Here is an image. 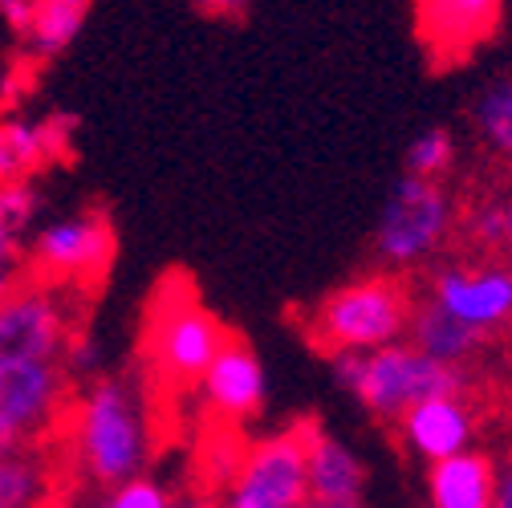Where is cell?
<instances>
[{"mask_svg": "<svg viewBox=\"0 0 512 508\" xmlns=\"http://www.w3.org/2000/svg\"><path fill=\"white\" fill-rule=\"evenodd\" d=\"M155 452L147 395L126 374H98L70 411V456L98 488L147 476Z\"/></svg>", "mask_w": 512, "mask_h": 508, "instance_id": "cell-1", "label": "cell"}, {"mask_svg": "<svg viewBox=\"0 0 512 508\" xmlns=\"http://www.w3.org/2000/svg\"><path fill=\"white\" fill-rule=\"evenodd\" d=\"M204 17H240L248 9V0H191Z\"/></svg>", "mask_w": 512, "mask_h": 508, "instance_id": "cell-28", "label": "cell"}, {"mask_svg": "<svg viewBox=\"0 0 512 508\" xmlns=\"http://www.w3.org/2000/svg\"><path fill=\"white\" fill-rule=\"evenodd\" d=\"M468 122H472V135H476L480 151L488 159L512 167V78L480 90L472 110H468Z\"/></svg>", "mask_w": 512, "mask_h": 508, "instance_id": "cell-19", "label": "cell"}, {"mask_svg": "<svg viewBox=\"0 0 512 508\" xmlns=\"http://www.w3.org/2000/svg\"><path fill=\"white\" fill-rule=\"evenodd\" d=\"M301 508H362V500H317V496H309Z\"/></svg>", "mask_w": 512, "mask_h": 508, "instance_id": "cell-31", "label": "cell"}, {"mask_svg": "<svg viewBox=\"0 0 512 508\" xmlns=\"http://www.w3.org/2000/svg\"><path fill=\"white\" fill-rule=\"evenodd\" d=\"M456 135L447 126H427L423 135L411 139L407 147V171L403 175H415V179H431V183H443L447 171L456 167Z\"/></svg>", "mask_w": 512, "mask_h": 508, "instance_id": "cell-21", "label": "cell"}, {"mask_svg": "<svg viewBox=\"0 0 512 508\" xmlns=\"http://www.w3.org/2000/svg\"><path fill=\"white\" fill-rule=\"evenodd\" d=\"M61 147L66 143H61V135H57V122L5 118L0 122V183L29 179Z\"/></svg>", "mask_w": 512, "mask_h": 508, "instance_id": "cell-17", "label": "cell"}, {"mask_svg": "<svg viewBox=\"0 0 512 508\" xmlns=\"http://www.w3.org/2000/svg\"><path fill=\"white\" fill-rule=\"evenodd\" d=\"M305 476L317 500H362L366 492V464L322 423H305Z\"/></svg>", "mask_w": 512, "mask_h": 508, "instance_id": "cell-14", "label": "cell"}, {"mask_svg": "<svg viewBox=\"0 0 512 508\" xmlns=\"http://www.w3.org/2000/svg\"><path fill=\"white\" fill-rule=\"evenodd\" d=\"M500 257L512 261V192L504 196V240H500Z\"/></svg>", "mask_w": 512, "mask_h": 508, "instance_id": "cell-30", "label": "cell"}, {"mask_svg": "<svg viewBox=\"0 0 512 508\" xmlns=\"http://www.w3.org/2000/svg\"><path fill=\"white\" fill-rule=\"evenodd\" d=\"M49 464L41 452L25 448L0 460V508H45Z\"/></svg>", "mask_w": 512, "mask_h": 508, "instance_id": "cell-20", "label": "cell"}, {"mask_svg": "<svg viewBox=\"0 0 512 508\" xmlns=\"http://www.w3.org/2000/svg\"><path fill=\"white\" fill-rule=\"evenodd\" d=\"M423 297L484 342L512 334V261L504 257L468 252V257L443 261L427 273Z\"/></svg>", "mask_w": 512, "mask_h": 508, "instance_id": "cell-6", "label": "cell"}, {"mask_svg": "<svg viewBox=\"0 0 512 508\" xmlns=\"http://www.w3.org/2000/svg\"><path fill=\"white\" fill-rule=\"evenodd\" d=\"M175 508H212L208 500H183V504H175Z\"/></svg>", "mask_w": 512, "mask_h": 508, "instance_id": "cell-32", "label": "cell"}, {"mask_svg": "<svg viewBox=\"0 0 512 508\" xmlns=\"http://www.w3.org/2000/svg\"><path fill=\"white\" fill-rule=\"evenodd\" d=\"M90 5L94 0H33V21L21 41L29 45L33 57L66 53L90 17Z\"/></svg>", "mask_w": 512, "mask_h": 508, "instance_id": "cell-18", "label": "cell"}, {"mask_svg": "<svg viewBox=\"0 0 512 508\" xmlns=\"http://www.w3.org/2000/svg\"><path fill=\"white\" fill-rule=\"evenodd\" d=\"M70 374L61 362L0 366V460L25 452L66 415Z\"/></svg>", "mask_w": 512, "mask_h": 508, "instance_id": "cell-9", "label": "cell"}, {"mask_svg": "<svg viewBox=\"0 0 512 508\" xmlns=\"http://www.w3.org/2000/svg\"><path fill=\"white\" fill-rule=\"evenodd\" d=\"M90 508H175V500H171V492H167L159 480L139 476V480H131V484L110 488V492H106L98 504H90Z\"/></svg>", "mask_w": 512, "mask_h": 508, "instance_id": "cell-24", "label": "cell"}, {"mask_svg": "<svg viewBox=\"0 0 512 508\" xmlns=\"http://www.w3.org/2000/svg\"><path fill=\"white\" fill-rule=\"evenodd\" d=\"M305 500V423H293L248 443L228 472L220 508H301Z\"/></svg>", "mask_w": 512, "mask_h": 508, "instance_id": "cell-7", "label": "cell"}, {"mask_svg": "<svg viewBox=\"0 0 512 508\" xmlns=\"http://www.w3.org/2000/svg\"><path fill=\"white\" fill-rule=\"evenodd\" d=\"M415 293L407 277L366 273L338 289H330L305 317L309 342L326 358L334 354H374L382 346L407 342Z\"/></svg>", "mask_w": 512, "mask_h": 508, "instance_id": "cell-2", "label": "cell"}, {"mask_svg": "<svg viewBox=\"0 0 512 508\" xmlns=\"http://www.w3.org/2000/svg\"><path fill=\"white\" fill-rule=\"evenodd\" d=\"M419 41L435 66H456L500 25V0H415Z\"/></svg>", "mask_w": 512, "mask_h": 508, "instance_id": "cell-13", "label": "cell"}, {"mask_svg": "<svg viewBox=\"0 0 512 508\" xmlns=\"http://www.w3.org/2000/svg\"><path fill=\"white\" fill-rule=\"evenodd\" d=\"M41 208V192L33 187V179H13V183H0V228L9 236H25L33 216Z\"/></svg>", "mask_w": 512, "mask_h": 508, "instance_id": "cell-23", "label": "cell"}, {"mask_svg": "<svg viewBox=\"0 0 512 508\" xmlns=\"http://www.w3.org/2000/svg\"><path fill=\"white\" fill-rule=\"evenodd\" d=\"M224 342H228V330L220 326V317L204 309L191 293L175 297L167 289L163 301H155L151 326H147V358H151V374L163 387H175V391L200 387L204 370L212 366Z\"/></svg>", "mask_w": 512, "mask_h": 508, "instance_id": "cell-5", "label": "cell"}, {"mask_svg": "<svg viewBox=\"0 0 512 508\" xmlns=\"http://www.w3.org/2000/svg\"><path fill=\"white\" fill-rule=\"evenodd\" d=\"M460 232V204L443 183L403 175L374 224V257L382 273H419Z\"/></svg>", "mask_w": 512, "mask_h": 508, "instance_id": "cell-4", "label": "cell"}, {"mask_svg": "<svg viewBox=\"0 0 512 508\" xmlns=\"http://www.w3.org/2000/svg\"><path fill=\"white\" fill-rule=\"evenodd\" d=\"M407 342L427 354L439 366H456L468 370V362L484 350V338L472 334L468 326H460L452 313H443L435 301H427L423 293H415V309H411V326H407Z\"/></svg>", "mask_w": 512, "mask_h": 508, "instance_id": "cell-16", "label": "cell"}, {"mask_svg": "<svg viewBox=\"0 0 512 508\" xmlns=\"http://www.w3.org/2000/svg\"><path fill=\"white\" fill-rule=\"evenodd\" d=\"M460 236L480 257H500L504 240V196H480L476 204L460 208Z\"/></svg>", "mask_w": 512, "mask_h": 508, "instance_id": "cell-22", "label": "cell"}, {"mask_svg": "<svg viewBox=\"0 0 512 508\" xmlns=\"http://www.w3.org/2000/svg\"><path fill=\"white\" fill-rule=\"evenodd\" d=\"M427 508H496V460L472 448L431 464Z\"/></svg>", "mask_w": 512, "mask_h": 508, "instance_id": "cell-15", "label": "cell"}, {"mask_svg": "<svg viewBox=\"0 0 512 508\" xmlns=\"http://www.w3.org/2000/svg\"><path fill=\"white\" fill-rule=\"evenodd\" d=\"M74 338L66 297L53 285H17L0 301V366L61 362Z\"/></svg>", "mask_w": 512, "mask_h": 508, "instance_id": "cell-10", "label": "cell"}, {"mask_svg": "<svg viewBox=\"0 0 512 508\" xmlns=\"http://www.w3.org/2000/svg\"><path fill=\"white\" fill-rule=\"evenodd\" d=\"M17 236H9L5 228H0V269H13L17 265Z\"/></svg>", "mask_w": 512, "mask_h": 508, "instance_id": "cell-29", "label": "cell"}, {"mask_svg": "<svg viewBox=\"0 0 512 508\" xmlns=\"http://www.w3.org/2000/svg\"><path fill=\"white\" fill-rule=\"evenodd\" d=\"M399 443L419 460V464H439V460H452L460 452H472L476 431H480V415L476 403L468 395H439L427 399L419 407H411L399 423Z\"/></svg>", "mask_w": 512, "mask_h": 508, "instance_id": "cell-12", "label": "cell"}, {"mask_svg": "<svg viewBox=\"0 0 512 508\" xmlns=\"http://www.w3.org/2000/svg\"><path fill=\"white\" fill-rule=\"evenodd\" d=\"M110 261H114V228L94 208L49 220L45 228L33 232V244H29V265L37 269L41 285H53V289L102 281Z\"/></svg>", "mask_w": 512, "mask_h": 508, "instance_id": "cell-8", "label": "cell"}, {"mask_svg": "<svg viewBox=\"0 0 512 508\" xmlns=\"http://www.w3.org/2000/svg\"><path fill=\"white\" fill-rule=\"evenodd\" d=\"M330 370L338 387L362 403V411L378 423H399L411 407L439 395H468V370L439 366L419 354L411 342L382 346L374 354H334Z\"/></svg>", "mask_w": 512, "mask_h": 508, "instance_id": "cell-3", "label": "cell"}, {"mask_svg": "<svg viewBox=\"0 0 512 508\" xmlns=\"http://www.w3.org/2000/svg\"><path fill=\"white\" fill-rule=\"evenodd\" d=\"M496 508H512V452L496 460Z\"/></svg>", "mask_w": 512, "mask_h": 508, "instance_id": "cell-27", "label": "cell"}, {"mask_svg": "<svg viewBox=\"0 0 512 508\" xmlns=\"http://www.w3.org/2000/svg\"><path fill=\"white\" fill-rule=\"evenodd\" d=\"M0 21H5L17 37H25L29 21H33V0H0Z\"/></svg>", "mask_w": 512, "mask_h": 508, "instance_id": "cell-26", "label": "cell"}, {"mask_svg": "<svg viewBox=\"0 0 512 508\" xmlns=\"http://www.w3.org/2000/svg\"><path fill=\"white\" fill-rule=\"evenodd\" d=\"M98 366H102V354H98V346L90 342V338H70V346H66V354H61V370L66 374H78V378H98Z\"/></svg>", "mask_w": 512, "mask_h": 508, "instance_id": "cell-25", "label": "cell"}, {"mask_svg": "<svg viewBox=\"0 0 512 508\" xmlns=\"http://www.w3.org/2000/svg\"><path fill=\"white\" fill-rule=\"evenodd\" d=\"M204 407L220 419V423H248L265 411L269 399V374L256 358V350L244 338H232L220 346V354L212 358V366L204 370L200 387Z\"/></svg>", "mask_w": 512, "mask_h": 508, "instance_id": "cell-11", "label": "cell"}]
</instances>
